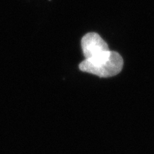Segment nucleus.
Wrapping results in <instances>:
<instances>
[{
  "mask_svg": "<svg viewBox=\"0 0 154 154\" xmlns=\"http://www.w3.org/2000/svg\"><path fill=\"white\" fill-rule=\"evenodd\" d=\"M79 66L82 72L101 78H109L116 76L121 72L124 59L117 51L108 49L85 59Z\"/></svg>",
  "mask_w": 154,
  "mask_h": 154,
  "instance_id": "obj_1",
  "label": "nucleus"
},
{
  "mask_svg": "<svg viewBox=\"0 0 154 154\" xmlns=\"http://www.w3.org/2000/svg\"><path fill=\"white\" fill-rule=\"evenodd\" d=\"M82 49L85 59L99 51L109 49V45L99 34L89 32L83 36L81 41Z\"/></svg>",
  "mask_w": 154,
  "mask_h": 154,
  "instance_id": "obj_2",
  "label": "nucleus"
}]
</instances>
